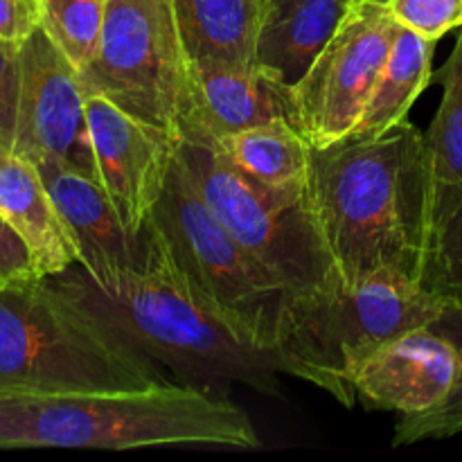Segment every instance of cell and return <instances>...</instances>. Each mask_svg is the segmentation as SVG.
<instances>
[{"mask_svg": "<svg viewBox=\"0 0 462 462\" xmlns=\"http://www.w3.org/2000/svg\"><path fill=\"white\" fill-rule=\"evenodd\" d=\"M305 194L343 284L374 273L420 282L436 183L427 140L413 122L314 149Z\"/></svg>", "mask_w": 462, "mask_h": 462, "instance_id": "cell-1", "label": "cell"}, {"mask_svg": "<svg viewBox=\"0 0 462 462\" xmlns=\"http://www.w3.org/2000/svg\"><path fill=\"white\" fill-rule=\"evenodd\" d=\"M144 233L143 266L131 271L116 291H102L79 264L45 280L134 350L171 370L176 382L210 393L244 383L262 395L280 397L282 364L275 350L244 343L201 310L174 280L152 233Z\"/></svg>", "mask_w": 462, "mask_h": 462, "instance_id": "cell-2", "label": "cell"}, {"mask_svg": "<svg viewBox=\"0 0 462 462\" xmlns=\"http://www.w3.org/2000/svg\"><path fill=\"white\" fill-rule=\"evenodd\" d=\"M170 445L255 449L260 436L228 397L180 382L81 395H0V449Z\"/></svg>", "mask_w": 462, "mask_h": 462, "instance_id": "cell-3", "label": "cell"}, {"mask_svg": "<svg viewBox=\"0 0 462 462\" xmlns=\"http://www.w3.org/2000/svg\"><path fill=\"white\" fill-rule=\"evenodd\" d=\"M170 382L45 278L0 289V395H81Z\"/></svg>", "mask_w": 462, "mask_h": 462, "instance_id": "cell-4", "label": "cell"}, {"mask_svg": "<svg viewBox=\"0 0 462 462\" xmlns=\"http://www.w3.org/2000/svg\"><path fill=\"white\" fill-rule=\"evenodd\" d=\"M445 311L420 282L374 273L325 291L289 296L275 355L282 373L329 393L343 406L355 404L350 377L361 361L386 343L431 328Z\"/></svg>", "mask_w": 462, "mask_h": 462, "instance_id": "cell-5", "label": "cell"}, {"mask_svg": "<svg viewBox=\"0 0 462 462\" xmlns=\"http://www.w3.org/2000/svg\"><path fill=\"white\" fill-rule=\"evenodd\" d=\"M147 230L201 310L244 343L275 350L289 291L217 219L179 153Z\"/></svg>", "mask_w": 462, "mask_h": 462, "instance_id": "cell-6", "label": "cell"}, {"mask_svg": "<svg viewBox=\"0 0 462 462\" xmlns=\"http://www.w3.org/2000/svg\"><path fill=\"white\" fill-rule=\"evenodd\" d=\"M179 156L217 219L289 296L325 291L341 280L305 192L266 188L206 144L180 140Z\"/></svg>", "mask_w": 462, "mask_h": 462, "instance_id": "cell-7", "label": "cell"}, {"mask_svg": "<svg viewBox=\"0 0 462 462\" xmlns=\"http://www.w3.org/2000/svg\"><path fill=\"white\" fill-rule=\"evenodd\" d=\"M188 70L171 0H106L97 50L79 77L86 95L179 135Z\"/></svg>", "mask_w": 462, "mask_h": 462, "instance_id": "cell-8", "label": "cell"}, {"mask_svg": "<svg viewBox=\"0 0 462 462\" xmlns=\"http://www.w3.org/2000/svg\"><path fill=\"white\" fill-rule=\"evenodd\" d=\"M400 21L388 7L355 0L310 70L291 88L296 126L314 149L347 138L386 63Z\"/></svg>", "mask_w": 462, "mask_h": 462, "instance_id": "cell-9", "label": "cell"}, {"mask_svg": "<svg viewBox=\"0 0 462 462\" xmlns=\"http://www.w3.org/2000/svg\"><path fill=\"white\" fill-rule=\"evenodd\" d=\"M14 152L32 162H59L95 179L86 95L79 70L36 27L21 45Z\"/></svg>", "mask_w": 462, "mask_h": 462, "instance_id": "cell-10", "label": "cell"}, {"mask_svg": "<svg viewBox=\"0 0 462 462\" xmlns=\"http://www.w3.org/2000/svg\"><path fill=\"white\" fill-rule=\"evenodd\" d=\"M86 116L95 180L111 199L126 233L140 237L161 201L180 138L95 95L86 99Z\"/></svg>", "mask_w": 462, "mask_h": 462, "instance_id": "cell-11", "label": "cell"}, {"mask_svg": "<svg viewBox=\"0 0 462 462\" xmlns=\"http://www.w3.org/2000/svg\"><path fill=\"white\" fill-rule=\"evenodd\" d=\"M273 120L296 125L293 95L287 84L260 66L189 61L179 120L180 140L215 147L228 135Z\"/></svg>", "mask_w": 462, "mask_h": 462, "instance_id": "cell-12", "label": "cell"}, {"mask_svg": "<svg viewBox=\"0 0 462 462\" xmlns=\"http://www.w3.org/2000/svg\"><path fill=\"white\" fill-rule=\"evenodd\" d=\"M77 253V264L102 291H116L122 280L143 266L147 233H126L97 180L75 167L34 162Z\"/></svg>", "mask_w": 462, "mask_h": 462, "instance_id": "cell-13", "label": "cell"}, {"mask_svg": "<svg viewBox=\"0 0 462 462\" xmlns=\"http://www.w3.org/2000/svg\"><path fill=\"white\" fill-rule=\"evenodd\" d=\"M454 343L433 328L415 329L361 361L352 373L355 395L377 411L422 413L447 397L458 377Z\"/></svg>", "mask_w": 462, "mask_h": 462, "instance_id": "cell-14", "label": "cell"}, {"mask_svg": "<svg viewBox=\"0 0 462 462\" xmlns=\"http://www.w3.org/2000/svg\"><path fill=\"white\" fill-rule=\"evenodd\" d=\"M352 5L355 0H262L257 66L293 88Z\"/></svg>", "mask_w": 462, "mask_h": 462, "instance_id": "cell-15", "label": "cell"}, {"mask_svg": "<svg viewBox=\"0 0 462 462\" xmlns=\"http://www.w3.org/2000/svg\"><path fill=\"white\" fill-rule=\"evenodd\" d=\"M0 215L25 242L41 278L77 264L75 246L39 167L9 147H0Z\"/></svg>", "mask_w": 462, "mask_h": 462, "instance_id": "cell-16", "label": "cell"}, {"mask_svg": "<svg viewBox=\"0 0 462 462\" xmlns=\"http://www.w3.org/2000/svg\"><path fill=\"white\" fill-rule=\"evenodd\" d=\"M171 5L189 61L257 66L262 0H171Z\"/></svg>", "mask_w": 462, "mask_h": 462, "instance_id": "cell-17", "label": "cell"}, {"mask_svg": "<svg viewBox=\"0 0 462 462\" xmlns=\"http://www.w3.org/2000/svg\"><path fill=\"white\" fill-rule=\"evenodd\" d=\"M436 39L402 25L386 63L365 102L359 122L347 138H374L409 117L411 106L433 79Z\"/></svg>", "mask_w": 462, "mask_h": 462, "instance_id": "cell-18", "label": "cell"}, {"mask_svg": "<svg viewBox=\"0 0 462 462\" xmlns=\"http://www.w3.org/2000/svg\"><path fill=\"white\" fill-rule=\"evenodd\" d=\"M210 149L266 188L291 194L307 189L314 147L293 122H264L228 135Z\"/></svg>", "mask_w": 462, "mask_h": 462, "instance_id": "cell-19", "label": "cell"}, {"mask_svg": "<svg viewBox=\"0 0 462 462\" xmlns=\"http://www.w3.org/2000/svg\"><path fill=\"white\" fill-rule=\"evenodd\" d=\"M438 79L442 84V99L424 134L436 183L433 212L462 189V27L454 52L438 72Z\"/></svg>", "mask_w": 462, "mask_h": 462, "instance_id": "cell-20", "label": "cell"}, {"mask_svg": "<svg viewBox=\"0 0 462 462\" xmlns=\"http://www.w3.org/2000/svg\"><path fill=\"white\" fill-rule=\"evenodd\" d=\"M420 284L445 307L462 310V189L433 212Z\"/></svg>", "mask_w": 462, "mask_h": 462, "instance_id": "cell-21", "label": "cell"}, {"mask_svg": "<svg viewBox=\"0 0 462 462\" xmlns=\"http://www.w3.org/2000/svg\"><path fill=\"white\" fill-rule=\"evenodd\" d=\"M431 328L449 338L458 350V377L440 404L422 411V413L400 415L395 436H393V447L415 445L422 440H442V438L462 433V310L445 307L440 319Z\"/></svg>", "mask_w": 462, "mask_h": 462, "instance_id": "cell-22", "label": "cell"}, {"mask_svg": "<svg viewBox=\"0 0 462 462\" xmlns=\"http://www.w3.org/2000/svg\"><path fill=\"white\" fill-rule=\"evenodd\" d=\"M39 25L68 61L81 70L95 54L106 0H36Z\"/></svg>", "mask_w": 462, "mask_h": 462, "instance_id": "cell-23", "label": "cell"}, {"mask_svg": "<svg viewBox=\"0 0 462 462\" xmlns=\"http://www.w3.org/2000/svg\"><path fill=\"white\" fill-rule=\"evenodd\" d=\"M391 12L402 25L436 41L462 27V0H393Z\"/></svg>", "mask_w": 462, "mask_h": 462, "instance_id": "cell-24", "label": "cell"}, {"mask_svg": "<svg viewBox=\"0 0 462 462\" xmlns=\"http://www.w3.org/2000/svg\"><path fill=\"white\" fill-rule=\"evenodd\" d=\"M18 45L0 41V147H14L21 90V57Z\"/></svg>", "mask_w": 462, "mask_h": 462, "instance_id": "cell-25", "label": "cell"}, {"mask_svg": "<svg viewBox=\"0 0 462 462\" xmlns=\"http://www.w3.org/2000/svg\"><path fill=\"white\" fill-rule=\"evenodd\" d=\"M41 280L25 242L0 215V289Z\"/></svg>", "mask_w": 462, "mask_h": 462, "instance_id": "cell-26", "label": "cell"}, {"mask_svg": "<svg viewBox=\"0 0 462 462\" xmlns=\"http://www.w3.org/2000/svg\"><path fill=\"white\" fill-rule=\"evenodd\" d=\"M39 27L36 0H0V41L23 43Z\"/></svg>", "mask_w": 462, "mask_h": 462, "instance_id": "cell-27", "label": "cell"}, {"mask_svg": "<svg viewBox=\"0 0 462 462\" xmlns=\"http://www.w3.org/2000/svg\"><path fill=\"white\" fill-rule=\"evenodd\" d=\"M361 3H370V5H379V7H388L391 9L393 0H361Z\"/></svg>", "mask_w": 462, "mask_h": 462, "instance_id": "cell-28", "label": "cell"}]
</instances>
